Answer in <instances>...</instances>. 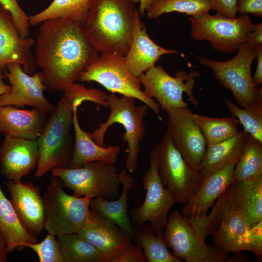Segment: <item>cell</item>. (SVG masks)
<instances>
[{"label":"cell","instance_id":"obj_1","mask_svg":"<svg viewBox=\"0 0 262 262\" xmlns=\"http://www.w3.org/2000/svg\"><path fill=\"white\" fill-rule=\"evenodd\" d=\"M35 40V59L49 92L65 91L98 56L79 22L63 18L43 21Z\"/></svg>","mask_w":262,"mask_h":262},{"label":"cell","instance_id":"obj_2","mask_svg":"<svg viewBox=\"0 0 262 262\" xmlns=\"http://www.w3.org/2000/svg\"><path fill=\"white\" fill-rule=\"evenodd\" d=\"M105 98V92L78 83L64 91L37 139L39 154L35 177L40 178L53 168L69 167L74 147L70 135L74 108L85 101L103 105Z\"/></svg>","mask_w":262,"mask_h":262},{"label":"cell","instance_id":"obj_3","mask_svg":"<svg viewBox=\"0 0 262 262\" xmlns=\"http://www.w3.org/2000/svg\"><path fill=\"white\" fill-rule=\"evenodd\" d=\"M136 9L131 0H92L82 28L99 53L125 56L132 42Z\"/></svg>","mask_w":262,"mask_h":262},{"label":"cell","instance_id":"obj_4","mask_svg":"<svg viewBox=\"0 0 262 262\" xmlns=\"http://www.w3.org/2000/svg\"><path fill=\"white\" fill-rule=\"evenodd\" d=\"M209 214L201 218H188L205 240L218 226L222 214L232 209L245 212L250 227L262 220V175L248 181L235 180L223 191Z\"/></svg>","mask_w":262,"mask_h":262},{"label":"cell","instance_id":"obj_5","mask_svg":"<svg viewBox=\"0 0 262 262\" xmlns=\"http://www.w3.org/2000/svg\"><path fill=\"white\" fill-rule=\"evenodd\" d=\"M135 99L126 96L118 97L114 93L108 95L106 101L110 111L109 116L105 122L90 133V136L97 145L105 147L104 137L108 128L115 123L123 126L125 133L122 140L128 147L125 166L129 172H134L137 167L140 145L146 131L144 118L149 108L145 103L136 106Z\"/></svg>","mask_w":262,"mask_h":262},{"label":"cell","instance_id":"obj_6","mask_svg":"<svg viewBox=\"0 0 262 262\" xmlns=\"http://www.w3.org/2000/svg\"><path fill=\"white\" fill-rule=\"evenodd\" d=\"M237 51L233 58L226 61L194 56L212 70L220 84L231 91L236 102L246 109L262 102V88L255 86L251 75V66L256 57L254 46L244 43Z\"/></svg>","mask_w":262,"mask_h":262},{"label":"cell","instance_id":"obj_7","mask_svg":"<svg viewBox=\"0 0 262 262\" xmlns=\"http://www.w3.org/2000/svg\"><path fill=\"white\" fill-rule=\"evenodd\" d=\"M78 80L82 82H96L112 93H117L140 100L162 119L159 104L144 94L138 78L130 71L124 56L113 53H100L95 61L84 68Z\"/></svg>","mask_w":262,"mask_h":262},{"label":"cell","instance_id":"obj_8","mask_svg":"<svg viewBox=\"0 0 262 262\" xmlns=\"http://www.w3.org/2000/svg\"><path fill=\"white\" fill-rule=\"evenodd\" d=\"M63 183L52 175L43 195L44 229L55 235L77 233L87 219L90 198L69 195L63 189Z\"/></svg>","mask_w":262,"mask_h":262},{"label":"cell","instance_id":"obj_9","mask_svg":"<svg viewBox=\"0 0 262 262\" xmlns=\"http://www.w3.org/2000/svg\"><path fill=\"white\" fill-rule=\"evenodd\" d=\"M160 179L176 202L186 204L200 188L203 178L174 146L167 132L154 149Z\"/></svg>","mask_w":262,"mask_h":262},{"label":"cell","instance_id":"obj_10","mask_svg":"<svg viewBox=\"0 0 262 262\" xmlns=\"http://www.w3.org/2000/svg\"><path fill=\"white\" fill-rule=\"evenodd\" d=\"M192 27L190 36L196 41H208L219 52L232 53L247 42L253 23L248 15L230 18L216 13H209L188 18Z\"/></svg>","mask_w":262,"mask_h":262},{"label":"cell","instance_id":"obj_11","mask_svg":"<svg viewBox=\"0 0 262 262\" xmlns=\"http://www.w3.org/2000/svg\"><path fill=\"white\" fill-rule=\"evenodd\" d=\"M52 175L63 185L73 190V195L109 200L119 197L121 185L117 168L114 164L92 162L76 168H53Z\"/></svg>","mask_w":262,"mask_h":262},{"label":"cell","instance_id":"obj_12","mask_svg":"<svg viewBox=\"0 0 262 262\" xmlns=\"http://www.w3.org/2000/svg\"><path fill=\"white\" fill-rule=\"evenodd\" d=\"M200 74L198 71L184 70L177 72L174 76L168 74L162 65L151 68L138 78L144 87V94L150 98H155L159 106L166 112L175 108L187 107L183 98L186 93L192 104L197 106L198 101L193 94L195 79Z\"/></svg>","mask_w":262,"mask_h":262},{"label":"cell","instance_id":"obj_13","mask_svg":"<svg viewBox=\"0 0 262 262\" xmlns=\"http://www.w3.org/2000/svg\"><path fill=\"white\" fill-rule=\"evenodd\" d=\"M172 254L187 262H228V254L215 246L207 245L198 235L188 218L177 210L168 216L162 234Z\"/></svg>","mask_w":262,"mask_h":262},{"label":"cell","instance_id":"obj_14","mask_svg":"<svg viewBox=\"0 0 262 262\" xmlns=\"http://www.w3.org/2000/svg\"><path fill=\"white\" fill-rule=\"evenodd\" d=\"M149 162V168L142 179L146 191L144 201L140 207L131 210L129 215L134 227L147 222L157 235H162L168 213L176 201L161 181L154 149L150 152Z\"/></svg>","mask_w":262,"mask_h":262},{"label":"cell","instance_id":"obj_15","mask_svg":"<svg viewBox=\"0 0 262 262\" xmlns=\"http://www.w3.org/2000/svg\"><path fill=\"white\" fill-rule=\"evenodd\" d=\"M168 114L167 129L173 144L187 163L199 171L207 144L205 137L187 107L175 108Z\"/></svg>","mask_w":262,"mask_h":262},{"label":"cell","instance_id":"obj_16","mask_svg":"<svg viewBox=\"0 0 262 262\" xmlns=\"http://www.w3.org/2000/svg\"><path fill=\"white\" fill-rule=\"evenodd\" d=\"M4 73L12 86L11 91L0 96V106L11 105L17 108L25 106L38 109L52 114L56 106L45 97L47 87L44 83L42 71L30 75L23 70L21 65L12 63L6 66Z\"/></svg>","mask_w":262,"mask_h":262},{"label":"cell","instance_id":"obj_17","mask_svg":"<svg viewBox=\"0 0 262 262\" xmlns=\"http://www.w3.org/2000/svg\"><path fill=\"white\" fill-rule=\"evenodd\" d=\"M35 45L33 38L21 37L11 14L0 3V72L17 63L27 74L34 73L37 66L31 49Z\"/></svg>","mask_w":262,"mask_h":262},{"label":"cell","instance_id":"obj_18","mask_svg":"<svg viewBox=\"0 0 262 262\" xmlns=\"http://www.w3.org/2000/svg\"><path fill=\"white\" fill-rule=\"evenodd\" d=\"M11 202L22 226L35 236L44 229L45 212L43 196L39 187L21 180L5 182Z\"/></svg>","mask_w":262,"mask_h":262},{"label":"cell","instance_id":"obj_19","mask_svg":"<svg viewBox=\"0 0 262 262\" xmlns=\"http://www.w3.org/2000/svg\"><path fill=\"white\" fill-rule=\"evenodd\" d=\"M77 234L99 250L107 262H112L131 242L130 236L116 224L90 209L86 222Z\"/></svg>","mask_w":262,"mask_h":262},{"label":"cell","instance_id":"obj_20","mask_svg":"<svg viewBox=\"0 0 262 262\" xmlns=\"http://www.w3.org/2000/svg\"><path fill=\"white\" fill-rule=\"evenodd\" d=\"M37 139L5 135L0 146V171L7 180H21L37 165L39 159Z\"/></svg>","mask_w":262,"mask_h":262},{"label":"cell","instance_id":"obj_21","mask_svg":"<svg viewBox=\"0 0 262 262\" xmlns=\"http://www.w3.org/2000/svg\"><path fill=\"white\" fill-rule=\"evenodd\" d=\"M237 161H232L221 169L203 179L198 191L181 209V214L188 218L205 217L217 198L235 181L234 169Z\"/></svg>","mask_w":262,"mask_h":262},{"label":"cell","instance_id":"obj_22","mask_svg":"<svg viewBox=\"0 0 262 262\" xmlns=\"http://www.w3.org/2000/svg\"><path fill=\"white\" fill-rule=\"evenodd\" d=\"M174 53L179 52L159 46L149 37L146 28L142 26L137 10L132 42L127 54L125 56L131 73L138 78L154 67L162 56Z\"/></svg>","mask_w":262,"mask_h":262},{"label":"cell","instance_id":"obj_23","mask_svg":"<svg viewBox=\"0 0 262 262\" xmlns=\"http://www.w3.org/2000/svg\"><path fill=\"white\" fill-rule=\"evenodd\" d=\"M48 118V113L36 108L26 110L11 105L0 106V133L37 139Z\"/></svg>","mask_w":262,"mask_h":262},{"label":"cell","instance_id":"obj_24","mask_svg":"<svg viewBox=\"0 0 262 262\" xmlns=\"http://www.w3.org/2000/svg\"><path fill=\"white\" fill-rule=\"evenodd\" d=\"M250 228L246 213L234 209L222 214L211 235L215 246L224 253H240L247 250L246 236Z\"/></svg>","mask_w":262,"mask_h":262},{"label":"cell","instance_id":"obj_25","mask_svg":"<svg viewBox=\"0 0 262 262\" xmlns=\"http://www.w3.org/2000/svg\"><path fill=\"white\" fill-rule=\"evenodd\" d=\"M122 185L120 196L116 200H109L103 197L91 198L89 209L99 216L109 219L132 237L135 228L129 217L128 209V193L134 185L133 178L123 169L118 173Z\"/></svg>","mask_w":262,"mask_h":262},{"label":"cell","instance_id":"obj_26","mask_svg":"<svg viewBox=\"0 0 262 262\" xmlns=\"http://www.w3.org/2000/svg\"><path fill=\"white\" fill-rule=\"evenodd\" d=\"M78 108L74 109L73 127L75 132L74 152L68 168H76L92 162H101L114 164L116 161L121 148L118 146L101 147L97 145L85 132L79 122Z\"/></svg>","mask_w":262,"mask_h":262},{"label":"cell","instance_id":"obj_27","mask_svg":"<svg viewBox=\"0 0 262 262\" xmlns=\"http://www.w3.org/2000/svg\"><path fill=\"white\" fill-rule=\"evenodd\" d=\"M248 134L244 131H240L232 138L208 146L199 169L203 179L232 161L238 160Z\"/></svg>","mask_w":262,"mask_h":262},{"label":"cell","instance_id":"obj_28","mask_svg":"<svg viewBox=\"0 0 262 262\" xmlns=\"http://www.w3.org/2000/svg\"><path fill=\"white\" fill-rule=\"evenodd\" d=\"M0 231L5 239L8 253L22 250L27 244L37 243L36 236L28 232L21 225L11 202L0 186Z\"/></svg>","mask_w":262,"mask_h":262},{"label":"cell","instance_id":"obj_29","mask_svg":"<svg viewBox=\"0 0 262 262\" xmlns=\"http://www.w3.org/2000/svg\"><path fill=\"white\" fill-rule=\"evenodd\" d=\"M135 228L131 241L142 248L147 262H182L169 251L162 235H157L148 223H143Z\"/></svg>","mask_w":262,"mask_h":262},{"label":"cell","instance_id":"obj_30","mask_svg":"<svg viewBox=\"0 0 262 262\" xmlns=\"http://www.w3.org/2000/svg\"><path fill=\"white\" fill-rule=\"evenodd\" d=\"M92 0H53L45 9L29 16L30 25L35 26L43 21L63 18L82 24L87 15Z\"/></svg>","mask_w":262,"mask_h":262},{"label":"cell","instance_id":"obj_31","mask_svg":"<svg viewBox=\"0 0 262 262\" xmlns=\"http://www.w3.org/2000/svg\"><path fill=\"white\" fill-rule=\"evenodd\" d=\"M65 262H107L102 253L77 233L58 235Z\"/></svg>","mask_w":262,"mask_h":262},{"label":"cell","instance_id":"obj_32","mask_svg":"<svg viewBox=\"0 0 262 262\" xmlns=\"http://www.w3.org/2000/svg\"><path fill=\"white\" fill-rule=\"evenodd\" d=\"M193 117L205 137L207 147L232 138L240 131L239 121L232 116L215 118L193 114Z\"/></svg>","mask_w":262,"mask_h":262},{"label":"cell","instance_id":"obj_33","mask_svg":"<svg viewBox=\"0 0 262 262\" xmlns=\"http://www.w3.org/2000/svg\"><path fill=\"white\" fill-rule=\"evenodd\" d=\"M262 175V142L248 134L234 169L235 180L248 181Z\"/></svg>","mask_w":262,"mask_h":262},{"label":"cell","instance_id":"obj_34","mask_svg":"<svg viewBox=\"0 0 262 262\" xmlns=\"http://www.w3.org/2000/svg\"><path fill=\"white\" fill-rule=\"evenodd\" d=\"M213 7L212 0H156L147 13L149 19H155L172 12L196 16L209 13Z\"/></svg>","mask_w":262,"mask_h":262},{"label":"cell","instance_id":"obj_35","mask_svg":"<svg viewBox=\"0 0 262 262\" xmlns=\"http://www.w3.org/2000/svg\"><path fill=\"white\" fill-rule=\"evenodd\" d=\"M226 105L231 116L242 125L244 131L262 142V102L244 109L225 97Z\"/></svg>","mask_w":262,"mask_h":262},{"label":"cell","instance_id":"obj_36","mask_svg":"<svg viewBox=\"0 0 262 262\" xmlns=\"http://www.w3.org/2000/svg\"><path fill=\"white\" fill-rule=\"evenodd\" d=\"M25 246L31 248L37 254L40 262H65L56 235L49 232L42 242L27 244Z\"/></svg>","mask_w":262,"mask_h":262},{"label":"cell","instance_id":"obj_37","mask_svg":"<svg viewBox=\"0 0 262 262\" xmlns=\"http://www.w3.org/2000/svg\"><path fill=\"white\" fill-rule=\"evenodd\" d=\"M0 3L11 14L20 36L27 38L30 34L29 16L21 8L16 0H0Z\"/></svg>","mask_w":262,"mask_h":262},{"label":"cell","instance_id":"obj_38","mask_svg":"<svg viewBox=\"0 0 262 262\" xmlns=\"http://www.w3.org/2000/svg\"><path fill=\"white\" fill-rule=\"evenodd\" d=\"M247 250L251 251L257 257H262V220L251 227L246 236Z\"/></svg>","mask_w":262,"mask_h":262},{"label":"cell","instance_id":"obj_39","mask_svg":"<svg viewBox=\"0 0 262 262\" xmlns=\"http://www.w3.org/2000/svg\"><path fill=\"white\" fill-rule=\"evenodd\" d=\"M147 261L142 248L131 242L112 262H146Z\"/></svg>","mask_w":262,"mask_h":262},{"label":"cell","instance_id":"obj_40","mask_svg":"<svg viewBox=\"0 0 262 262\" xmlns=\"http://www.w3.org/2000/svg\"><path fill=\"white\" fill-rule=\"evenodd\" d=\"M236 11L241 15L249 14L261 17L262 0H237Z\"/></svg>","mask_w":262,"mask_h":262},{"label":"cell","instance_id":"obj_41","mask_svg":"<svg viewBox=\"0 0 262 262\" xmlns=\"http://www.w3.org/2000/svg\"><path fill=\"white\" fill-rule=\"evenodd\" d=\"M213 3V10L225 17L234 18L236 17L237 0H212Z\"/></svg>","mask_w":262,"mask_h":262},{"label":"cell","instance_id":"obj_42","mask_svg":"<svg viewBox=\"0 0 262 262\" xmlns=\"http://www.w3.org/2000/svg\"><path fill=\"white\" fill-rule=\"evenodd\" d=\"M257 57V66L252 80L255 86L259 87L262 83V44L254 46Z\"/></svg>","mask_w":262,"mask_h":262},{"label":"cell","instance_id":"obj_43","mask_svg":"<svg viewBox=\"0 0 262 262\" xmlns=\"http://www.w3.org/2000/svg\"><path fill=\"white\" fill-rule=\"evenodd\" d=\"M248 44L255 46L262 44V23L252 25L251 31L249 34L247 42Z\"/></svg>","mask_w":262,"mask_h":262},{"label":"cell","instance_id":"obj_44","mask_svg":"<svg viewBox=\"0 0 262 262\" xmlns=\"http://www.w3.org/2000/svg\"><path fill=\"white\" fill-rule=\"evenodd\" d=\"M155 0H131L134 3H139V7L138 10L140 16H144L145 12L148 10L151 5Z\"/></svg>","mask_w":262,"mask_h":262},{"label":"cell","instance_id":"obj_45","mask_svg":"<svg viewBox=\"0 0 262 262\" xmlns=\"http://www.w3.org/2000/svg\"><path fill=\"white\" fill-rule=\"evenodd\" d=\"M8 253L6 241L0 231V262H7Z\"/></svg>","mask_w":262,"mask_h":262},{"label":"cell","instance_id":"obj_46","mask_svg":"<svg viewBox=\"0 0 262 262\" xmlns=\"http://www.w3.org/2000/svg\"><path fill=\"white\" fill-rule=\"evenodd\" d=\"M5 77L3 72H0V96L9 92L12 89L11 85L6 84L4 82L3 79Z\"/></svg>","mask_w":262,"mask_h":262}]
</instances>
